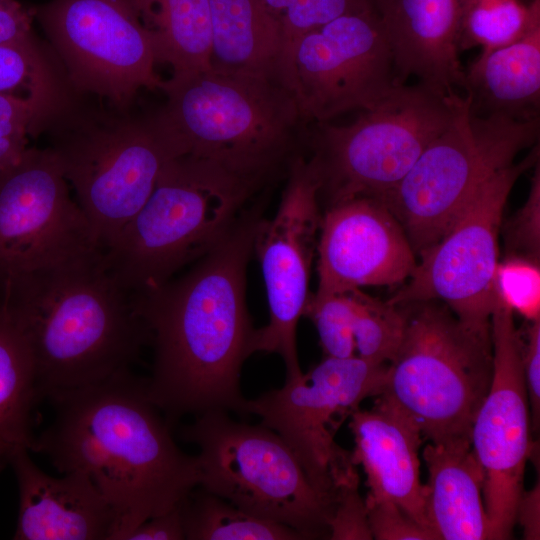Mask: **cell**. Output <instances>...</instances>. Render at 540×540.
Segmentation results:
<instances>
[{
	"instance_id": "cell-40",
	"label": "cell",
	"mask_w": 540,
	"mask_h": 540,
	"mask_svg": "<svg viewBox=\"0 0 540 540\" xmlns=\"http://www.w3.org/2000/svg\"><path fill=\"white\" fill-rule=\"evenodd\" d=\"M515 522L521 525L525 539L536 540L540 538L539 481L531 490L523 491L517 506Z\"/></svg>"
},
{
	"instance_id": "cell-14",
	"label": "cell",
	"mask_w": 540,
	"mask_h": 540,
	"mask_svg": "<svg viewBox=\"0 0 540 540\" xmlns=\"http://www.w3.org/2000/svg\"><path fill=\"white\" fill-rule=\"evenodd\" d=\"M290 74L292 92L308 125L368 109L400 85L389 41L372 6L301 36L292 52Z\"/></svg>"
},
{
	"instance_id": "cell-11",
	"label": "cell",
	"mask_w": 540,
	"mask_h": 540,
	"mask_svg": "<svg viewBox=\"0 0 540 540\" xmlns=\"http://www.w3.org/2000/svg\"><path fill=\"white\" fill-rule=\"evenodd\" d=\"M389 363L360 357H327L278 389L245 400L255 415L290 447L312 485L335 498V486L355 464L335 436L344 421L383 388Z\"/></svg>"
},
{
	"instance_id": "cell-5",
	"label": "cell",
	"mask_w": 540,
	"mask_h": 540,
	"mask_svg": "<svg viewBox=\"0 0 540 540\" xmlns=\"http://www.w3.org/2000/svg\"><path fill=\"white\" fill-rule=\"evenodd\" d=\"M46 136L102 250L152 194L178 147L158 109L137 112L79 94L49 117ZM39 135V136H40Z\"/></svg>"
},
{
	"instance_id": "cell-39",
	"label": "cell",
	"mask_w": 540,
	"mask_h": 540,
	"mask_svg": "<svg viewBox=\"0 0 540 540\" xmlns=\"http://www.w3.org/2000/svg\"><path fill=\"white\" fill-rule=\"evenodd\" d=\"M185 539L179 505L163 514L144 521L133 529L125 540H183Z\"/></svg>"
},
{
	"instance_id": "cell-23",
	"label": "cell",
	"mask_w": 540,
	"mask_h": 540,
	"mask_svg": "<svg viewBox=\"0 0 540 540\" xmlns=\"http://www.w3.org/2000/svg\"><path fill=\"white\" fill-rule=\"evenodd\" d=\"M304 316L314 323L324 356L390 363L401 343L403 309L360 288L310 296Z\"/></svg>"
},
{
	"instance_id": "cell-28",
	"label": "cell",
	"mask_w": 540,
	"mask_h": 540,
	"mask_svg": "<svg viewBox=\"0 0 540 540\" xmlns=\"http://www.w3.org/2000/svg\"><path fill=\"white\" fill-rule=\"evenodd\" d=\"M0 93L31 100L39 117L38 137L45 120L65 108L79 94L51 48L33 50L0 44Z\"/></svg>"
},
{
	"instance_id": "cell-7",
	"label": "cell",
	"mask_w": 540,
	"mask_h": 540,
	"mask_svg": "<svg viewBox=\"0 0 540 540\" xmlns=\"http://www.w3.org/2000/svg\"><path fill=\"white\" fill-rule=\"evenodd\" d=\"M398 306L403 337L376 397L410 417L429 442L470 438L492 380L491 328L469 327L437 301Z\"/></svg>"
},
{
	"instance_id": "cell-20",
	"label": "cell",
	"mask_w": 540,
	"mask_h": 540,
	"mask_svg": "<svg viewBox=\"0 0 540 540\" xmlns=\"http://www.w3.org/2000/svg\"><path fill=\"white\" fill-rule=\"evenodd\" d=\"M19 493L14 539L112 540L116 516L89 477L80 472L53 477L19 451L11 461Z\"/></svg>"
},
{
	"instance_id": "cell-21",
	"label": "cell",
	"mask_w": 540,
	"mask_h": 540,
	"mask_svg": "<svg viewBox=\"0 0 540 540\" xmlns=\"http://www.w3.org/2000/svg\"><path fill=\"white\" fill-rule=\"evenodd\" d=\"M374 398L370 409L359 408L349 418L355 444L352 461L366 475V497L390 501L430 528L420 477L419 451L425 439L410 417L383 399Z\"/></svg>"
},
{
	"instance_id": "cell-18",
	"label": "cell",
	"mask_w": 540,
	"mask_h": 540,
	"mask_svg": "<svg viewBox=\"0 0 540 540\" xmlns=\"http://www.w3.org/2000/svg\"><path fill=\"white\" fill-rule=\"evenodd\" d=\"M315 297L403 284L417 257L401 224L378 198L356 197L321 216Z\"/></svg>"
},
{
	"instance_id": "cell-37",
	"label": "cell",
	"mask_w": 540,
	"mask_h": 540,
	"mask_svg": "<svg viewBox=\"0 0 540 540\" xmlns=\"http://www.w3.org/2000/svg\"><path fill=\"white\" fill-rule=\"evenodd\" d=\"M522 340V367L527 393L532 432L540 426V319L528 321Z\"/></svg>"
},
{
	"instance_id": "cell-25",
	"label": "cell",
	"mask_w": 540,
	"mask_h": 540,
	"mask_svg": "<svg viewBox=\"0 0 540 540\" xmlns=\"http://www.w3.org/2000/svg\"><path fill=\"white\" fill-rule=\"evenodd\" d=\"M464 96L477 116L540 118V26L512 44L482 51L465 71Z\"/></svg>"
},
{
	"instance_id": "cell-16",
	"label": "cell",
	"mask_w": 540,
	"mask_h": 540,
	"mask_svg": "<svg viewBox=\"0 0 540 540\" xmlns=\"http://www.w3.org/2000/svg\"><path fill=\"white\" fill-rule=\"evenodd\" d=\"M100 249L48 147L0 171V290L14 278Z\"/></svg>"
},
{
	"instance_id": "cell-1",
	"label": "cell",
	"mask_w": 540,
	"mask_h": 540,
	"mask_svg": "<svg viewBox=\"0 0 540 540\" xmlns=\"http://www.w3.org/2000/svg\"><path fill=\"white\" fill-rule=\"evenodd\" d=\"M262 204L181 277L132 295L153 348L147 392L170 426L211 410L243 415V363L255 328L246 304V268Z\"/></svg>"
},
{
	"instance_id": "cell-6",
	"label": "cell",
	"mask_w": 540,
	"mask_h": 540,
	"mask_svg": "<svg viewBox=\"0 0 540 540\" xmlns=\"http://www.w3.org/2000/svg\"><path fill=\"white\" fill-rule=\"evenodd\" d=\"M258 190L214 163L174 158L144 205L101 250L108 271L130 295L162 286L210 252Z\"/></svg>"
},
{
	"instance_id": "cell-31",
	"label": "cell",
	"mask_w": 540,
	"mask_h": 540,
	"mask_svg": "<svg viewBox=\"0 0 540 540\" xmlns=\"http://www.w3.org/2000/svg\"><path fill=\"white\" fill-rule=\"evenodd\" d=\"M279 22L284 37V57L291 87L290 61L297 40L308 31L339 16L371 7L370 0H261Z\"/></svg>"
},
{
	"instance_id": "cell-15",
	"label": "cell",
	"mask_w": 540,
	"mask_h": 540,
	"mask_svg": "<svg viewBox=\"0 0 540 540\" xmlns=\"http://www.w3.org/2000/svg\"><path fill=\"white\" fill-rule=\"evenodd\" d=\"M320 181L305 154L291 163L279 207L270 219L263 216L256 228L253 252L263 274L269 321L255 329L251 354H278L286 378L302 374L296 330L304 316L309 294L311 264L320 228Z\"/></svg>"
},
{
	"instance_id": "cell-19",
	"label": "cell",
	"mask_w": 540,
	"mask_h": 540,
	"mask_svg": "<svg viewBox=\"0 0 540 540\" xmlns=\"http://www.w3.org/2000/svg\"><path fill=\"white\" fill-rule=\"evenodd\" d=\"M470 1L370 0L391 47L398 84L415 76L440 94L464 95L460 37Z\"/></svg>"
},
{
	"instance_id": "cell-27",
	"label": "cell",
	"mask_w": 540,
	"mask_h": 540,
	"mask_svg": "<svg viewBox=\"0 0 540 540\" xmlns=\"http://www.w3.org/2000/svg\"><path fill=\"white\" fill-rule=\"evenodd\" d=\"M172 74L210 69L209 0H130Z\"/></svg>"
},
{
	"instance_id": "cell-9",
	"label": "cell",
	"mask_w": 540,
	"mask_h": 540,
	"mask_svg": "<svg viewBox=\"0 0 540 540\" xmlns=\"http://www.w3.org/2000/svg\"><path fill=\"white\" fill-rule=\"evenodd\" d=\"M180 437L199 449V487L303 539L329 538L333 499L312 485L275 431L211 410L183 426Z\"/></svg>"
},
{
	"instance_id": "cell-36",
	"label": "cell",
	"mask_w": 540,
	"mask_h": 540,
	"mask_svg": "<svg viewBox=\"0 0 540 540\" xmlns=\"http://www.w3.org/2000/svg\"><path fill=\"white\" fill-rule=\"evenodd\" d=\"M368 523L377 540H437L428 527L416 522L396 504L365 498Z\"/></svg>"
},
{
	"instance_id": "cell-35",
	"label": "cell",
	"mask_w": 540,
	"mask_h": 540,
	"mask_svg": "<svg viewBox=\"0 0 540 540\" xmlns=\"http://www.w3.org/2000/svg\"><path fill=\"white\" fill-rule=\"evenodd\" d=\"M531 179L530 191L523 206L505 226L507 255L540 258V167L539 162Z\"/></svg>"
},
{
	"instance_id": "cell-30",
	"label": "cell",
	"mask_w": 540,
	"mask_h": 540,
	"mask_svg": "<svg viewBox=\"0 0 540 540\" xmlns=\"http://www.w3.org/2000/svg\"><path fill=\"white\" fill-rule=\"evenodd\" d=\"M538 26L540 0H471L463 19L460 50L500 48Z\"/></svg>"
},
{
	"instance_id": "cell-8",
	"label": "cell",
	"mask_w": 540,
	"mask_h": 540,
	"mask_svg": "<svg viewBox=\"0 0 540 540\" xmlns=\"http://www.w3.org/2000/svg\"><path fill=\"white\" fill-rule=\"evenodd\" d=\"M464 95L423 84L395 86L347 125H308L306 150L326 208L356 197L382 198L452 122Z\"/></svg>"
},
{
	"instance_id": "cell-22",
	"label": "cell",
	"mask_w": 540,
	"mask_h": 540,
	"mask_svg": "<svg viewBox=\"0 0 540 540\" xmlns=\"http://www.w3.org/2000/svg\"><path fill=\"white\" fill-rule=\"evenodd\" d=\"M428 471L425 514L443 540H498L484 503V475L470 438L429 442L422 452Z\"/></svg>"
},
{
	"instance_id": "cell-13",
	"label": "cell",
	"mask_w": 540,
	"mask_h": 540,
	"mask_svg": "<svg viewBox=\"0 0 540 540\" xmlns=\"http://www.w3.org/2000/svg\"><path fill=\"white\" fill-rule=\"evenodd\" d=\"M537 162L538 144L523 160L490 177L450 229L418 256L407 282L388 301L441 302L467 326L490 329L505 204L517 179Z\"/></svg>"
},
{
	"instance_id": "cell-26",
	"label": "cell",
	"mask_w": 540,
	"mask_h": 540,
	"mask_svg": "<svg viewBox=\"0 0 540 540\" xmlns=\"http://www.w3.org/2000/svg\"><path fill=\"white\" fill-rule=\"evenodd\" d=\"M39 401L29 350L0 299V473L19 451H30Z\"/></svg>"
},
{
	"instance_id": "cell-17",
	"label": "cell",
	"mask_w": 540,
	"mask_h": 540,
	"mask_svg": "<svg viewBox=\"0 0 540 540\" xmlns=\"http://www.w3.org/2000/svg\"><path fill=\"white\" fill-rule=\"evenodd\" d=\"M493 373L471 426L470 441L484 475V503L498 540L512 536L524 473L534 450L524 384L522 340L513 312L499 298L491 315Z\"/></svg>"
},
{
	"instance_id": "cell-2",
	"label": "cell",
	"mask_w": 540,
	"mask_h": 540,
	"mask_svg": "<svg viewBox=\"0 0 540 540\" xmlns=\"http://www.w3.org/2000/svg\"><path fill=\"white\" fill-rule=\"evenodd\" d=\"M55 416L30 451L61 473L89 477L116 516L112 540L168 512L200 482L196 456L183 452L147 392L124 370L101 382L55 392Z\"/></svg>"
},
{
	"instance_id": "cell-33",
	"label": "cell",
	"mask_w": 540,
	"mask_h": 540,
	"mask_svg": "<svg viewBox=\"0 0 540 540\" xmlns=\"http://www.w3.org/2000/svg\"><path fill=\"white\" fill-rule=\"evenodd\" d=\"M38 109L29 99L0 93V171L14 165L28 148L38 122Z\"/></svg>"
},
{
	"instance_id": "cell-38",
	"label": "cell",
	"mask_w": 540,
	"mask_h": 540,
	"mask_svg": "<svg viewBox=\"0 0 540 540\" xmlns=\"http://www.w3.org/2000/svg\"><path fill=\"white\" fill-rule=\"evenodd\" d=\"M33 14L19 0H0V44L46 50L49 44L36 36Z\"/></svg>"
},
{
	"instance_id": "cell-4",
	"label": "cell",
	"mask_w": 540,
	"mask_h": 540,
	"mask_svg": "<svg viewBox=\"0 0 540 540\" xmlns=\"http://www.w3.org/2000/svg\"><path fill=\"white\" fill-rule=\"evenodd\" d=\"M158 108L179 157L214 163L261 189L306 151L293 92L265 79L206 69L163 81Z\"/></svg>"
},
{
	"instance_id": "cell-24",
	"label": "cell",
	"mask_w": 540,
	"mask_h": 540,
	"mask_svg": "<svg viewBox=\"0 0 540 540\" xmlns=\"http://www.w3.org/2000/svg\"><path fill=\"white\" fill-rule=\"evenodd\" d=\"M209 6L210 68L265 79L291 90L283 31L261 0H209Z\"/></svg>"
},
{
	"instance_id": "cell-32",
	"label": "cell",
	"mask_w": 540,
	"mask_h": 540,
	"mask_svg": "<svg viewBox=\"0 0 540 540\" xmlns=\"http://www.w3.org/2000/svg\"><path fill=\"white\" fill-rule=\"evenodd\" d=\"M495 291L504 305L527 322L540 319L539 261L507 255L498 263Z\"/></svg>"
},
{
	"instance_id": "cell-12",
	"label": "cell",
	"mask_w": 540,
	"mask_h": 540,
	"mask_svg": "<svg viewBox=\"0 0 540 540\" xmlns=\"http://www.w3.org/2000/svg\"><path fill=\"white\" fill-rule=\"evenodd\" d=\"M73 89L125 107L160 89L154 40L130 0H50L31 10Z\"/></svg>"
},
{
	"instance_id": "cell-29",
	"label": "cell",
	"mask_w": 540,
	"mask_h": 540,
	"mask_svg": "<svg viewBox=\"0 0 540 540\" xmlns=\"http://www.w3.org/2000/svg\"><path fill=\"white\" fill-rule=\"evenodd\" d=\"M179 509L187 540H304L296 530L249 514L199 486Z\"/></svg>"
},
{
	"instance_id": "cell-34",
	"label": "cell",
	"mask_w": 540,
	"mask_h": 540,
	"mask_svg": "<svg viewBox=\"0 0 540 540\" xmlns=\"http://www.w3.org/2000/svg\"><path fill=\"white\" fill-rule=\"evenodd\" d=\"M356 466L336 484L334 507L329 520V538L332 540H371L365 499L359 492Z\"/></svg>"
},
{
	"instance_id": "cell-10",
	"label": "cell",
	"mask_w": 540,
	"mask_h": 540,
	"mask_svg": "<svg viewBox=\"0 0 540 540\" xmlns=\"http://www.w3.org/2000/svg\"><path fill=\"white\" fill-rule=\"evenodd\" d=\"M469 105L465 96L449 126L380 198L401 224L417 258L450 229L490 177L539 138L540 118L482 117Z\"/></svg>"
},
{
	"instance_id": "cell-3",
	"label": "cell",
	"mask_w": 540,
	"mask_h": 540,
	"mask_svg": "<svg viewBox=\"0 0 540 540\" xmlns=\"http://www.w3.org/2000/svg\"><path fill=\"white\" fill-rule=\"evenodd\" d=\"M0 299L29 350L39 400L128 370L150 345L101 249L18 276Z\"/></svg>"
}]
</instances>
